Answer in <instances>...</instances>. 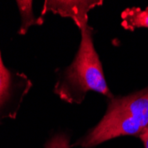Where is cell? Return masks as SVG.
<instances>
[{"label":"cell","instance_id":"1","mask_svg":"<svg viewBox=\"0 0 148 148\" xmlns=\"http://www.w3.org/2000/svg\"><path fill=\"white\" fill-rule=\"evenodd\" d=\"M80 31L76 54L71 64L59 74L54 93L69 104H81L89 91L112 99L114 95L106 84L102 63L94 46L93 29L87 24Z\"/></svg>","mask_w":148,"mask_h":148},{"label":"cell","instance_id":"2","mask_svg":"<svg viewBox=\"0 0 148 148\" xmlns=\"http://www.w3.org/2000/svg\"><path fill=\"white\" fill-rule=\"evenodd\" d=\"M147 126L148 86L126 96L109 99L102 119L78 144L91 148L119 137L139 136Z\"/></svg>","mask_w":148,"mask_h":148},{"label":"cell","instance_id":"3","mask_svg":"<svg viewBox=\"0 0 148 148\" xmlns=\"http://www.w3.org/2000/svg\"><path fill=\"white\" fill-rule=\"evenodd\" d=\"M31 86V82L25 75L6 68L0 51V123L15 117Z\"/></svg>","mask_w":148,"mask_h":148},{"label":"cell","instance_id":"4","mask_svg":"<svg viewBox=\"0 0 148 148\" xmlns=\"http://www.w3.org/2000/svg\"><path fill=\"white\" fill-rule=\"evenodd\" d=\"M102 4L101 0H47L45 1L41 14L44 16L51 12L62 18H69L81 29L88 24L89 12Z\"/></svg>","mask_w":148,"mask_h":148},{"label":"cell","instance_id":"5","mask_svg":"<svg viewBox=\"0 0 148 148\" xmlns=\"http://www.w3.org/2000/svg\"><path fill=\"white\" fill-rule=\"evenodd\" d=\"M122 27L129 31H134L139 28H148V7L126 8L121 14Z\"/></svg>","mask_w":148,"mask_h":148},{"label":"cell","instance_id":"6","mask_svg":"<svg viewBox=\"0 0 148 148\" xmlns=\"http://www.w3.org/2000/svg\"><path fill=\"white\" fill-rule=\"evenodd\" d=\"M19 12L21 14V23L18 33L24 35L31 26L42 25L44 21L41 17H36L33 12V2L32 1H16Z\"/></svg>","mask_w":148,"mask_h":148},{"label":"cell","instance_id":"7","mask_svg":"<svg viewBox=\"0 0 148 148\" xmlns=\"http://www.w3.org/2000/svg\"><path fill=\"white\" fill-rule=\"evenodd\" d=\"M45 148H71L70 138L65 133L56 134L45 143Z\"/></svg>","mask_w":148,"mask_h":148},{"label":"cell","instance_id":"8","mask_svg":"<svg viewBox=\"0 0 148 148\" xmlns=\"http://www.w3.org/2000/svg\"><path fill=\"white\" fill-rule=\"evenodd\" d=\"M138 138L144 143L145 148H148V126L140 133V135L138 136Z\"/></svg>","mask_w":148,"mask_h":148}]
</instances>
